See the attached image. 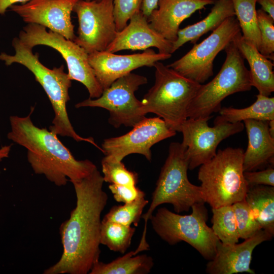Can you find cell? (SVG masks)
I'll return each mask as SVG.
<instances>
[{
    "instance_id": "cell-1",
    "label": "cell",
    "mask_w": 274,
    "mask_h": 274,
    "mask_svg": "<svg viewBox=\"0 0 274 274\" xmlns=\"http://www.w3.org/2000/svg\"><path fill=\"white\" fill-rule=\"evenodd\" d=\"M104 183L97 168L72 183L76 206L59 228L62 254L43 274H87L99 260L101 214L108 200L102 189Z\"/></svg>"
},
{
    "instance_id": "cell-2",
    "label": "cell",
    "mask_w": 274,
    "mask_h": 274,
    "mask_svg": "<svg viewBox=\"0 0 274 274\" xmlns=\"http://www.w3.org/2000/svg\"><path fill=\"white\" fill-rule=\"evenodd\" d=\"M34 110L25 117L11 116L7 138L25 148L27 158L35 174L44 175L56 186L78 181L92 173L96 166L90 160H77L57 134L36 126L31 119Z\"/></svg>"
},
{
    "instance_id": "cell-3",
    "label": "cell",
    "mask_w": 274,
    "mask_h": 274,
    "mask_svg": "<svg viewBox=\"0 0 274 274\" xmlns=\"http://www.w3.org/2000/svg\"><path fill=\"white\" fill-rule=\"evenodd\" d=\"M186 147L180 143H172L167 158L161 169L152 201L147 212L142 214L144 227L135 254L149 250L147 242V223L157 207L171 204L177 213L188 212L197 203H205L200 186L192 184L187 176L189 161Z\"/></svg>"
},
{
    "instance_id": "cell-4",
    "label": "cell",
    "mask_w": 274,
    "mask_h": 274,
    "mask_svg": "<svg viewBox=\"0 0 274 274\" xmlns=\"http://www.w3.org/2000/svg\"><path fill=\"white\" fill-rule=\"evenodd\" d=\"M12 44L15 53L12 55L2 52L0 60L6 65L14 63L23 65L33 74L36 81L42 86L54 113L49 130L57 135L70 137L77 142H87L97 147L92 138L78 135L70 121L66 105L70 99L68 90L72 86V80L64 71L63 65L49 68L40 62L39 54H33L32 48L23 44L18 38H14Z\"/></svg>"
},
{
    "instance_id": "cell-5",
    "label": "cell",
    "mask_w": 274,
    "mask_h": 274,
    "mask_svg": "<svg viewBox=\"0 0 274 274\" xmlns=\"http://www.w3.org/2000/svg\"><path fill=\"white\" fill-rule=\"evenodd\" d=\"M155 83L142 102L144 113H153L171 129L180 132L201 84L188 79L160 61L155 63Z\"/></svg>"
},
{
    "instance_id": "cell-6",
    "label": "cell",
    "mask_w": 274,
    "mask_h": 274,
    "mask_svg": "<svg viewBox=\"0 0 274 274\" xmlns=\"http://www.w3.org/2000/svg\"><path fill=\"white\" fill-rule=\"evenodd\" d=\"M244 152L241 148L220 149L211 160L200 166L198 179L203 200L212 208L245 199L248 186L244 176Z\"/></svg>"
},
{
    "instance_id": "cell-7",
    "label": "cell",
    "mask_w": 274,
    "mask_h": 274,
    "mask_svg": "<svg viewBox=\"0 0 274 274\" xmlns=\"http://www.w3.org/2000/svg\"><path fill=\"white\" fill-rule=\"evenodd\" d=\"M203 202L191 207L192 213L182 215L167 208H159L150 221L155 233L170 245L185 242L206 260H212L219 239L207 224L208 211Z\"/></svg>"
},
{
    "instance_id": "cell-8",
    "label": "cell",
    "mask_w": 274,
    "mask_h": 274,
    "mask_svg": "<svg viewBox=\"0 0 274 274\" xmlns=\"http://www.w3.org/2000/svg\"><path fill=\"white\" fill-rule=\"evenodd\" d=\"M224 50L226 58L220 70L210 82L201 85L189 106L188 118H211L213 113L219 111L226 97L251 89L249 71L233 41Z\"/></svg>"
},
{
    "instance_id": "cell-9",
    "label": "cell",
    "mask_w": 274,
    "mask_h": 274,
    "mask_svg": "<svg viewBox=\"0 0 274 274\" xmlns=\"http://www.w3.org/2000/svg\"><path fill=\"white\" fill-rule=\"evenodd\" d=\"M20 41L33 48L38 45H45L58 51L65 60L68 75L71 80L78 81L87 88L89 98H96L102 94L103 89L97 81L88 61V54L73 41L43 26L28 23L20 31Z\"/></svg>"
},
{
    "instance_id": "cell-10",
    "label": "cell",
    "mask_w": 274,
    "mask_h": 274,
    "mask_svg": "<svg viewBox=\"0 0 274 274\" xmlns=\"http://www.w3.org/2000/svg\"><path fill=\"white\" fill-rule=\"evenodd\" d=\"M147 82L146 77L131 72L113 82L99 97L84 100L75 107L104 108L109 113V123L115 128L132 127L146 117L142 101L136 98L135 92Z\"/></svg>"
},
{
    "instance_id": "cell-11",
    "label": "cell",
    "mask_w": 274,
    "mask_h": 274,
    "mask_svg": "<svg viewBox=\"0 0 274 274\" xmlns=\"http://www.w3.org/2000/svg\"><path fill=\"white\" fill-rule=\"evenodd\" d=\"M241 31L235 16L226 19L212 33L180 59L167 66L182 76L202 84L214 74L213 62Z\"/></svg>"
},
{
    "instance_id": "cell-12",
    "label": "cell",
    "mask_w": 274,
    "mask_h": 274,
    "mask_svg": "<svg viewBox=\"0 0 274 274\" xmlns=\"http://www.w3.org/2000/svg\"><path fill=\"white\" fill-rule=\"evenodd\" d=\"M73 12L79 23L73 41L88 54L106 51L118 32L113 0H78Z\"/></svg>"
},
{
    "instance_id": "cell-13",
    "label": "cell",
    "mask_w": 274,
    "mask_h": 274,
    "mask_svg": "<svg viewBox=\"0 0 274 274\" xmlns=\"http://www.w3.org/2000/svg\"><path fill=\"white\" fill-rule=\"evenodd\" d=\"M210 118H187L182 124L180 132L183 135L181 143L186 147L189 161L188 169L193 170L211 160L216 154L217 148L224 139L242 131V122H226L214 120L210 127Z\"/></svg>"
},
{
    "instance_id": "cell-14",
    "label": "cell",
    "mask_w": 274,
    "mask_h": 274,
    "mask_svg": "<svg viewBox=\"0 0 274 274\" xmlns=\"http://www.w3.org/2000/svg\"><path fill=\"white\" fill-rule=\"evenodd\" d=\"M176 134V131L170 129L160 117H145L126 133L104 140L101 151L117 161H121L131 154H139L150 161L151 147Z\"/></svg>"
},
{
    "instance_id": "cell-15",
    "label": "cell",
    "mask_w": 274,
    "mask_h": 274,
    "mask_svg": "<svg viewBox=\"0 0 274 274\" xmlns=\"http://www.w3.org/2000/svg\"><path fill=\"white\" fill-rule=\"evenodd\" d=\"M78 0H30L14 5L10 11L27 23L37 24L74 41L76 35L71 14Z\"/></svg>"
},
{
    "instance_id": "cell-16",
    "label": "cell",
    "mask_w": 274,
    "mask_h": 274,
    "mask_svg": "<svg viewBox=\"0 0 274 274\" xmlns=\"http://www.w3.org/2000/svg\"><path fill=\"white\" fill-rule=\"evenodd\" d=\"M172 54L156 53L151 49L143 52L118 55L107 51L88 54L89 63L103 90L117 79L143 66L152 67L156 62L170 58Z\"/></svg>"
},
{
    "instance_id": "cell-17",
    "label": "cell",
    "mask_w": 274,
    "mask_h": 274,
    "mask_svg": "<svg viewBox=\"0 0 274 274\" xmlns=\"http://www.w3.org/2000/svg\"><path fill=\"white\" fill-rule=\"evenodd\" d=\"M272 237L263 229H261L240 244L226 245L219 241L214 258L207 264V273L233 274L247 272L255 274L250 268L253 252L258 245L271 239Z\"/></svg>"
},
{
    "instance_id": "cell-18",
    "label": "cell",
    "mask_w": 274,
    "mask_h": 274,
    "mask_svg": "<svg viewBox=\"0 0 274 274\" xmlns=\"http://www.w3.org/2000/svg\"><path fill=\"white\" fill-rule=\"evenodd\" d=\"M155 47L158 52L172 54L173 43L151 28L141 11L134 14L129 23L117 32L106 51L116 53L124 50H146Z\"/></svg>"
},
{
    "instance_id": "cell-19",
    "label": "cell",
    "mask_w": 274,
    "mask_h": 274,
    "mask_svg": "<svg viewBox=\"0 0 274 274\" xmlns=\"http://www.w3.org/2000/svg\"><path fill=\"white\" fill-rule=\"evenodd\" d=\"M214 3L209 0H158L157 8L148 16V21L151 28L173 43L184 20Z\"/></svg>"
},
{
    "instance_id": "cell-20",
    "label": "cell",
    "mask_w": 274,
    "mask_h": 274,
    "mask_svg": "<svg viewBox=\"0 0 274 274\" xmlns=\"http://www.w3.org/2000/svg\"><path fill=\"white\" fill-rule=\"evenodd\" d=\"M244 123L248 139L243 154L244 172L273 165L274 138L270 134L268 121L249 119L244 121Z\"/></svg>"
},
{
    "instance_id": "cell-21",
    "label": "cell",
    "mask_w": 274,
    "mask_h": 274,
    "mask_svg": "<svg viewBox=\"0 0 274 274\" xmlns=\"http://www.w3.org/2000/svg\"><path fill=\"white\" fill-rule=\"evenodd\" d=\"M232 41L249 63L252 87L258 90L259 94L270 95L274 91L273 63L245 40L241 31L237 33Z\"/></svg>"
},
{
    "instance_id": "cell-22",
    "label": "cell",
    "mask_w": 274,
    "mask_h": 274,
    "mask_svg": "<svg viewBox=\"0 0 274 274\" xmlns=\"http://www.w3.org/2000/svg\"><path fill=\"white\" fill-rule=\"evenodd\" d=\"M235 16L231 0H216L211 12L202 20L179 29L177 38L173 42L172 53L185 43L195 44L203 35L217 28L226 19Z\"/></svg>"
},
{
    "instance_id": "cell-23",
    "label": "cell",
    "mask_w": 274,
    "mask_h": 274,
    "mask_svg": "<svg viewBox=\"0 0 274 274\" xmlns=\"http://www.w3.org/2000/svg\"><path fill=\"white\" fill-rule=\"evenodd\" d=\"M245 200L262 229L274 235V187H248Z\"/></svg>"
},
{
    "instance_id": "cell-24",
    "label": "cell",
    "mask_w": 274,
    "mask_h": 274,
    "mask_svg": "<svg viewBox=\"0 0 274 274\" xmlns=\"http://www.w3.org/2000/svg\"><path fill=\"white\" fill-rule=\"evenodd\" d=\"M152 257L147 254L135 255L134 251L127 253L109 263L98 260L89 274H147L154 266Z\"/></svg>"
},
{
    "instance_id": "cell-25",
    "label": "cell",
    "mask_w": 274,
    "mask_h": 274,
    "mask_svg": "<svg viewBox=\"0 0 274 274\" xmlns=\"http://www.w3.org/2000/svg\"><path fill=\"white\" fill-rule=\"evenodd\" d=\"M218 112L215 120L230 123L249 119L269 121L274 120V97L258 94L256 101L247 108L223 107Z\"/></svg>"
},
{
    "instance_id": "cell-26",
    "label": "cell",
    "mask_w": 274,
    "mask_h": 274,
    "mask_svg": "<svg viewBox=\"0 0 274 274\" xmlns=\"http://www.w3.org/2000/svg\"><path fill=\"white\" fill-rule=\"evenodd\" d=\"M257 1L231 0V2L243 37L259 50L261 36L256 9Z\"/></svg>"
},
{
    "instance_id": "cell-27",
    "label": "cell",
    "mask_w": 274,
    "mask_h": 274,
    "mask_svg": "<svg viewBox=\"0 0 274 274\" xmlns=\"http://www.w3.org/2000/svg\"><path fill=\"white\" fill-rule=\"evenodd\" d=\"M135 227L101 220L100 243L110 250L124 254L130 247Z\"/></svg>"
},
{
    "instance_id": "cell-28",
    "label": "cell",
    "mask_w": 274,
    "mask_h": 274,
    "mask_svg": "<svg viewBox=\"0 0 274 274\" xmlns=\"http://www.w3.org/2000/svg\"><path fill=\"white\" fill-rule=\"evenodd\" d=\"M212 209V229L215 234L224 244L237 243L239 236L232 205Z\"/></svg>"
},
{
    "instance_id": "cell-29",
    "label": "cell",
    "mask_w": 274,
    "mask_h": 274,
    "mask_svg": "<svg viewBox=\"0 0 274 274\" xmlns=\"http://www.w3.org/2000/svg\"><path fill=\"white\" fill-rule=\"evenodd\" d=\"M149 201L145 197L123 205L114 206L104 217L102 220L114 222L125 225L138 226L144 208Z\"/></svg>"
},
{
    "instance_id": "cell-30",
    "label": "cell",
    "mask_w": 274,
    "mask_h": 274,
    "mask_svg": "<svg viewBox=\"0 0 274 274\" xmlns=\"http://www.w3.org/2000/svg\"><path fill=\"white\" fill-rule=\"evenodd\" d=\"M101 164L104 182L130 186L138 184V174L128 170L122 161L105 156Z\"/></svg>"
},
{
    "instance_id": "cell-31",
    "label": "cell",
    "mask_w": 274,
    "mask_h": 274,
    "mask_svg": "<svg viewBox=\"0 0 274 274\" xmlns=\"http://www.w3.org/2000/svg\"><path fill=\"white\" fill-rule=\"evenodd\" d=\"M239 238H249L262 229L250 207L243 200L232 204Z\"/></svg>"
},
{
    "instance_id": "cell-32",
    "label": "cell",
    "mask_w": 274,
    "mask_h": 274,
    "mask_svg": "<svg viewBox=\"0 0 274 274\" xmlns=\"http://www.w3.org/2000/svg\"><path fill=\"white\" fill-rule=\"evenodd\" d=\"M260 32L261 46L259 51L270 60L274 58V19L262 9L257 10Z\"/></svg>"
},
{
    "instance_id": "cell-33",
    "label": "cell",
    "mask_w": 274,
    "mask_h": 274,
    "mask_svg": "<svg viewBox=\"0 0 274 274\" xmlns=\"http://www.w3.org/2000/svg\"><path fill=\"white\" fill-rule=\"evenodd\" d=\"M142 0H113L114 13L116 29H123L131 17L141 10Z\"/></svg>"
},
{
    "instance_id": "cell-34",
    "label": "cell",
    "mask_w": 274,
    "mask_h": 274,
    "mask_svg": "<svg viewBox=\"0 0 274 274\" xmlns=\"http://www.w3.org/2000/svg\"><path fill=\"white\" fill-rule=\"evenodd\" d=\"M109 189L113 194L114 199L118 202L128 203L142 197L145 193L136 186H130L110 184Z\"/></svg>"
},
{
    "instance_id": "cell-35",
    "label": "cell",
    "mask_w": 274,
    "mask_h": 274,
    "mask_svg": "<svg viewBox=\"0 0 274 274\" xmlns=\"http://www.w3.org/2000/svg\"><path fill=\"white\" fill-rule=\"evenodd\" d=\"M245 179L248 187L267 185L274 187L273 165L260 171L244 172Z\"/></svg>"
},
{
    "instance_id": "cell-36",
    "label": "cell",
    "mask_w": 274,
    "mask_h": 274,
    "mask_svg": "<svg viewBox=\"0 0 274 274\" xmlns=\"http://www.w3.org/2000/svg\"><path fill=\"white\" fill-rule=\"evenodd\" d=\"M158 0H142L141 11L147 18L153 10L157 8Z\"/></svg>"
},
{
    "instance_id": "cell-37",
    "label": "cell",
    "mask_w": 274,
    "mask_h": 274,
    "mask_svg": "<svg viewBox=\"0 0 274 274\" xmlns=\"http://www.w3.org/2000/svg\"><path fill=\"white\" fill-rule=\"evenodd\" d=\"M30 0H0V15H4L10 7L17 4H23Z\"/></svg>"
},
{
    "instance_id": "cell-38",
    "label": "cell",
    "mask_w": 274,
    "mask_h": 274,
    "mask_svg": "<svg viewBox=\"0 0 274 274\" xmlns=\"http://www.w3.org/2000/svg\"><path fill=\"white\" fill-rule=\"evenodd\" d=\"M262 9L274 19V0H257Z\"/></svg>"
},
{
    "instance_id": "cell-39",
    "label": "cell",
    "mask_w": 274,
    "mask_h": 274,
    "mask_svg": "<svg viewBox=\"0 0 274 274\" xmlns=\"http://www.w3.org/2000/svg\"><path fill=\"white\" fill-rule=\"evenodd\" d=\"M12 145L4 146L0 148V162L9 156Z\"/></svg>"
},
{
    "instance_id": "cell-40",
    "label": "cell",
    "mask_w": 274,
    "mask_h": 274,
    "mask_svg": "<svg viewBox=\"0 0 274 274\" xmlns=\"http://www.w3.org/2000/svg\"><path fill=\"white\" fill-rule=\"evenodd\" d=\"M268 126L270 134L274 138V120L268 121Z\"/></svg>"
},
{
    "instance_id": "cell-41",
    "label": "cell",
    "mask_w": 274,
    "mask_h": 274,
    "mask_svg": "<svg viewBox=\"0 0 274 274\" xmlns=\"http://www.w3.org/2000/svg\"><path fill=\"white\" fill-rule=\"evenodd\" d=\"M84 1H93V0H84Z\"/></svg>"
},
{
    "instance_id": "cell-42",
    "label": "cell",
    "mask_w": 274,
    "mask_h": 274,
    "mask_svg": "<svg viewBox=\"0 0 274 274\" xmlns=\"http://www.w3.org/2000/svg\"><path fill=\"white\" fill-rule=\"evenodd\" d=\"M209 1H216V0H209Z\"/></svg>"
}]
</instances>
